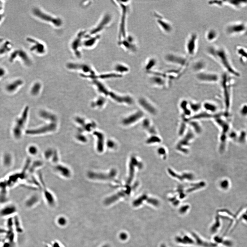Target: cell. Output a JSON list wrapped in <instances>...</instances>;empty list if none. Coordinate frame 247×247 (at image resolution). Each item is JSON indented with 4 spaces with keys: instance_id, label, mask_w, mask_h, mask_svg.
Instances as JSON below:
<instances>
[{
    "instance_id": "6da1fadb",
    "label": "cell",
    "mask_w": 247,
    "mask_h": 247,
    "mask_svg": "<svg viewBox=\"0 0 247 247\" xmlns=\"http://www.w3.org/2000/svg\"><path fill=\"white\" fill-rule=\"evenodd\" d=\"M206 53L210 57L230 72H235L231 64L228 55L226 50L223 47L216 45L209 46L206 49Z\"/></svg>"
},
{
    "instance_id": "7a4b0ae2",
    "label": "cell",
    "mask_w": 247,
    "mask_h": 247,
    "mask_svg": "<svg viewBox=\"0 0 247 247\" xmlns=\"http://www.w3.org/2000/svg\"><path fill=\"white\" fill-rule=\"evenodd\" d=\"M164 60L168 64L176 66L184 70L188 65L190 58L186 55L175 52L168 53L165 55Z\"/></svg>"
},
{
    "instance_id": "3957f363",
    "label": "cell",
    "mask_w": 247,
    "mask_h": 247,
    "mask_svg": "<svg viewBox=\"0 0 247 247\" xmlns=\"http://www.w3.org/2000/svg\"><path fill=\"white\" fill-rule=\"evenodd\" d=\"M8 61L11 64L20 62L24 65L30 66L31 64V59L26 51L20 48H14L8 57Z\"/></svg>"
},
{
    "instance_id": "277c9868",
    "label": "cell",
    "mask_w": 247,
    "mask_h": 247,
    "mask_svg": "<svg viewBox=\"0 0 247 247\" xmlns=\"http://www.w3.org/2000/svg\"><path fill=\"white\" fill-rule=\"evenodd\" d=\"M198 36L197 33L193 32L189 34L186 41L185 49L186 55L190 58L197 53L198 48Z\"/></svg>"
},
{
    "instance_id": "5b68a950",
    "label": "cell",
    "mask_w": 247,
    "mask_h": 247,
    "mask_svg": "<svg viewBox=\"0 0 247 247\" xmlns=\"http://www.w3.org/2000/svg\"><path fill=\"white\" fill-rule=\"evenodd\" d=\"M116 2L121 11L122 17L119 30V37L120 38L119 39H121L124 38L127 35L126 31V22L127 15L129 11L128 5L129 4V1H119Z\"/></svg>"
},
{
    "instance_id": "8992f818",
    "label": "cell",
    "mask_w": 247,
    "mask_h": 247,
    "mask_svg": "<svg viewBox=\"0 0 247 247\" xmlns=\"http://www.w3.org/2000/svg\"><path fill=\"white\" fill-rule=\"evenodd\" d=\"M113 18L109 13L104 14L101 17L99 23L95 27L93 28L88 34L85 35V37L99 34V33L109 27L112 21Z\"/></svg>"
},
{
    "instance_id": "52a82bcc",
    "label": "cell",
    "mask_w": 247,
    "mask_h": 247,
    "mask_svg": "<svg viewBox=\"0 0 247 247\" xmlns=\"http://www.w3.org/2000/svg\"><path fill=\"white\" fill-rule=\"evenodd\" d=\"M118 44L127 52L134 53L137 51V46L134 37L132 35L127 34L124 38L119 39Z\"/></svg>"
},
{
    "instance_id": "ba28073f",
    "label": "cell",
    "mask_w": 247,
    "mask_h": 247,
    "mask_svg": "<svg viewBox=\"0 0 247 247\" xmlns=\"http://www.w3.org/2000/svg\"><path fill=\"white\" fill-rule=\"evenodd\" d=\"M14 48V44L11 40L0 37V62L8 57Z\"/></svg>"
},
{
    "instance_id": "9c48e42d",
    "label": "cell",
    "mask_w": 247,
    "mask_h": 247,
    "mask_svg": "<svg viewBox=\"0 0 247 247\" xmlns=\"http://www.w3.org/2000/svg\"><path fill=\"white\" fill-rule=\"evenodd\" d=\"M196 78L199 82L204 83H214L219 80V76L216 73L206 71L198 73Z\"/></svg>"
},
{
    "instance_id": "30bf717a",
    "label": "cell",
    "mask_w": 247,
    "mask_h": 247,
    "mask_svg": "<svg viewBox=\"0 0 247 247\" xmlns=\"http://www.w3.org/2000/svg\"><path fill=\"white\" fill-rule=\"evenodd\" d=\"M33 14L37 17L42 20L50 23L56 27H59L62 24V21L60 18L53 17L44 13L39 9L35 8L33 9Z\"/></svg>"
},
{
    "instance_id": "8fae6325",
    "label": "cell",
    "mask_w": 247,
    "mask_h": 247,
    "mask_svg": "<svg viewBox=\"0 0 247 247\" xmlns=\"http://www.w3.org/2000/svg\"><path fill=\"white\" fill-rule=\"evenodd\" d=\"M156 18L157 24L164 33L169 34L173 32V27L170 22L159 14H156Z\"/></svg>"
},
{
    "instance_id": "7c38bea8",
    "label": "cell",
    "mask_w": 247,
    "mask_h": 247,
    "mask_svg": "<svg viewBox=\"0 0 247 247\" xmlns=\"http://www.w3.org/2000/svg\"><path fill=\"white\" fill-rule=\"evenodd\" d=\"M28 111V109L27 107L24 110L23 115L16 122L13 129L14 134L16 137L19 138L21 135L22 129H23L26 121Z\"/></svg>"
},
{
    "instance_id": "4fadbf2b",
    "label": "cell",
    "mask_w": 247,
    "mask_h": 247,
    "mask_svg": "<svg viewBox=\"0 0 247 247\" xmlns=\"http://www.w3.org/2000/svg\"><path fill=\"white\" fill-rule=\"evenodd\" d=\"M67 67L70 69L80 70L86 73L89 74V75L86 76H93L96 75L92 67L90 65L87 64L69 63L67 65Z\"/></svg>"
},
{
    "instance_id": "5bb4252c",
    "label": "cell",
    "mask_w": 247,
    "mask_h": 247,
    "mask_svg": "<svg viewBox=\"0 0 247 247\" xmlns=\"http://www.w3.org/2000/svg\"><path fill=\"white\" fill-rule=\"evenodd\" d=\"M85 32L84 31H80L77 34L76 37L73 41L71 44V47L73 50L75 54L78 58H80L81 56V53L79 48L82 45V38L84 37Z\"/></svg>"
},
{
    "instance_id": "9a60e30c",
    "label": "cell",
    "mask_w": 247,
    "mask_h": 247,
    "mask_svg": "<svg viewBox=\"0 0 247 247\" xmlns=\"http://www.w3.org/2000/svg\"><path fill=\"white\" fill-rule=\"evenodd\" d=\"M116 171L112 169L108 174L97 173L94 172H90L88 174V176L91 179L100 180H109L115 178L116 175Z\"/></svg>"
},
{
    "instance_id": "2e32d148",
    "label": "cell",
    "mask_w": 247,
    "mask_h": 247,
    "mask_svg": "<svg viewBox=\"0 0 247 247\" xmlns=\"http://www.w3.org/2000/svg\"><path fill=\"white\" fill-rule=\"evenodd\" d=\"M245 24L242 23L232 24L226 27L225 31L227 34L230 35L243 32L245 31Z\"/></svg>"
},
{
    "instance_id": "e0dca14e",
    "label": "cell",
    "mask_w": 247,
    "mask_h": 247,
    "mask_svg": "<svg viewBox=\"0 0 247 247\" xmlns=\"http://www.w3.org/2000/svg\"><path fill=\"white\" fill-rule=\"evenodd\" d=\"M143 116V113L140 111H138L123 119L122 123L123 125L125 126L131 125L137 122Z\"/></svg>"
},
{
    "instance_id": "ac0fdd59",
    "label": "cell",
    "mask_w": 247,
    "mask_h": 247,
    "mask_svg": "<svg viewBox=\"0 0 247 247\" xmlns=\"http://www.w3.org/2000/svg\"><path fill=\"white\" fill-rule=\"evenodd\" d=\"M26 40L27 42L32 44L30 48L31 51H35L40 54L45 53V47L43 44L31 37L27 38Z\"/></svg>"
},
{
    "instance_id": "d6986e66",
    "label": "cell",
    "mask_w": 247,
    "mask_h": 247,
    "mask_svg": "<svg viewBox=\"0 0 247 247\" xmlns=\"http://www.w3.org/2000/svg\"><path fill=\"white\" fill-rule=\"evenodd\" d=\"M131 191V189L128 187L125 190L120 191L115 195L106 199L104 202V204L106 205H109L116 201L118 199L122 197L128 195L130 194Z\"/></svg>"
},
{
    "instance_id": "ffe728a7",
    "label": "cell",
    "mask_w": 247,
    "mask_h": 247,
    "mask_svg": "<svg viewBox=\"0 0 247 247\" xmlns=\"http://www.w3.org/2000/svg\"><path fill=\"white\" fill-rule=\"evenodd\" d=\"M207 65V63L206 60L202 58H199L193 63L192 67L193 70L197 74L206 71Z\"/></svg>"
},
{
    "instance_id": "44dd1931",
    "label": "cell",
    "mask_w": 247,
    "mask_h": 247,
    "mask_svg": "<svg viewBox=\"0 0 247 247\" xmlns=\"http://www.w3.org/2000/svg\"><path fill=\"white\" fill-rule=\"evenodd\" d=\"M142 166V165L141 163L138 162L135 157L132 158L129 165V176L127 182V184H129L133 179L135 167H138L140 168Z\"/></svg>"
},
{
    "instance_id": "7402d4cb",
    "label": "cell",
    "mask_w": 247,
    "mask_h": 247,
    "mask_svg": "<svg viewBox=\"0 0 247 247\" xmlns=\"http://www.w3.org/2000/svg\"><path fill=\"white\" fill-rule=\"evenodd\" d=\"M139 103L143 108L152 115H156L157 113L156 107L153 104L144 98H141L139 100Z\"/></svg>"
},
{
    "instance_id": "603a6c76",
    "label": "cell",
    "mask_w": 247,
    "mask_h": 247,
    "mask_svg": "<svg viewBox=\"0 0 247 247\" xmlns=\"http://www.w3.org/2000/svg\"><path fill=\"white\" fill-rule=\"evenodd\" d=\"M100 34L85 37L86 39L82 44L85 47L91 48L95 46L100 39Z\"/></svg>"
},
{
    "instance_id": "cb8c5ba5",
    "label": "cell",
    "mask_w": 247,
    "mask_h": 247,
    "mask_svg": "<svg viewBox=\"0 0 247 247\" xmlns=\"http://www.w3.org/2000/svg\"><path fill=\"white\" fill-rule=\"evenodd\" d=\"M109 95L114 100L119 103L131 104L133 101L132 98L128 96H122L113 93H110Z\"/></svg>"
},
{
    "instance_id": "d4e9b609",
    "label": "cell",
    "mask_w": 247,
    "mask_h": 247,
    "mask_svg": "<svg viewBox=\"0 0 247 247\" xmlns=\"http://www.w3.org/2000/svg\"><path fill=\"white\" fill-rule=\"evenodd\" d=\"M219 36L217 30L214 28H209L206 32L205 34V39L207 42L212 43L216 41Z\"/></svg>"
},
{
    "instance_id": "484cf974",
    "label": "cell",
    "mask_w": 247,
    "mask_h": 247,
    "mask_svg": "<svg viewBox=\"0 0 247 247\" xmlns=\"http://www.w3.org/2000/svg\"><path fill=\"white\" fill-rule=\"evenodd\" d=\"M114 69L116 73L122 76V74L128 72L130 69L129 66L124 63L119 62L114 66Z\"/></svg>"
},
{
    "instance_id": "4316f807",
    "label": "cell",
    "mask_w": 247,
    "mask_h": 247,
    "mask_svg": "<svg viewBox=\"0 0 247 247\" xmlns=\"http://www.w3.org/2000/svg\"><path fill=\"white\" fill-rule=\"evenodd\" d=\"M194 137V133L192 131L189 130L187 131L185 136L179 142L177 146L178 150H180L183 146H187L190 141Z\"/></svg>"
},
{
    "instance_id": "83f0119b",
    "label": "cell",
    "mask_w": 247,
    "mask_h": 247,
    "mask_svg": "<svg viewBox=\"0 0 247 247\" xmlns=\"http://www.w3.org/2000/svg\"><path fill=\"white\" fill-rule=\"evenodd\" d=\"M180 110H182L183 117L185 118L191 115L192 112L190 108L188 101L185 100H182L180 103Z\"/></svg>"
},
{
    "instance_id": "f1b7e54d",
    "label": "cell",
    "mask_w": 247,
    "mask_h": 247,
    "mask_svg": "<svg viewBox=\"0 0 247 247\" xmlns=\"http://www.w3.org/2000/svg\"><path fill=\"white\" fill-rule=\"evenodd\" d=\"M202 107L206 110V112L212 115L216 113L218 110L216 104L209 101H206L202 103Z\"/></svg>"
},
{
    "instance_id": "f546056e",
    "label": "cell",
    "mask_w": 247,
    "mask_h": 247,
    "mask_svg": "<svg viewBox=\"0 0 247 247\" xmlns=\"http://www.w3.org/2000/svg\"><path fill=\"white\" fill-rule=\"evenodd\" d=\"M188 124L191 129L196 133L199 134L202 132V126L198 120L189 119L188 120Z\"/></svg>"
},
{
    "instance_id": "4dcf8cb0",
    "label": "cell",
    "mask_w": 247,
    "mask_h": 247,
    "mask_svg": "<svg viewBox=\"0 0 247 247\" xmlns=\"http://www.w3.org/2000/svg\"><path fill=\"white\" fill-rule=\"evenodd\" d=\"M158 61L157 58L154 57H151L145 61V70L149 72L152 71L157 66Z\"/></svg>"
},
{
    "instance_id": "1f68e13d",
    "label": "cell",
    "mask_w": 247,
    "mask_h": 247,
    "mask_svg": "<svg viewBox=\"0 0 247 247\" xmlns=\"http://www.w3.org/2000/svg\"><path fill=\"white\" fill-rule=\"evenodd\" d=\"M94 134L97 137V150L98 151L101 153L103 150L104 136L102 133L99 132H94Z\"/></svg>"
},
{
    "instance_id": "d6a6232c",
    "label": "cell",
    "mask_w": 247,
    "mask_h": 247,
    "mask_svg": "<svg viewBox=\"0 0 247 247\" xmlns=\"http://www.w3.org/2000/svg\"><path fill=\"white\" fill-rule=\"evenodd\" d=\"M56 127V126L55 124H52L50 125L44 127L38 130L29 131L28 132V133L33 134L42 133L45 132H46L53 131L55 128Z\"/></svg>"
},
{
    "instance_id": "836d02e7",
    "label": "cell",
    "mask_w": 247,
    "mask_h": 247,
    "mask_svg": "<svg viewBox=\"0 0 247 247\" xmlns=\"http://www.w3.org/2000/svg\"><path fill=\"white\" fill-rule=\"evenodd\" d=\"M6 1L0 0V27L4 23L6 17Z\"/></svg>"
},
{
    "instance_id": "e575fe53",
    "label": "cell",
    "mask_w": 247,
    "mask_h": 247,
    "mask_svg": "<svg viewBox=\"0 0 247 247\" xmlns=\"http://www.w3.org/2000/svg\"><path fill=\"white\" fill-rule=\"evenodd\" d=\"M189 104L192 113L197 114L202 107V104L195 101H189Z\"/></svg>"
},
{
    "instance_id": "d590c367",
    "label": "cell",
    "mask_w": 247,
    "mask_h": 247,
    "mask_svg": "<svg viewBox=\"0 0 247 247\" xmlns=\"http://www.w3.org/2000/svg\"><path fill=\"white\" fill-rule=\"evenodd\" d=\"M93 82H94V84L97 86L98 91L100 93L106 96L109 94L110 93L109 92V91L104 85L101 82L97 80H94Z\"/></svg>"
},
{
    "instance_id": "8d00e7d4",
    "label": "cell",
    "mask_w": 247,
    "mask_h": 247,
    "mask_svg": "<svg viewBox=\"0 0 247 247\" xmlns=\"http://www.w3.org/2000/svg\"><path fill=\"white\" fill-rule=\"evenodd\" d=\"M232 184L230 180L226 178L221 180L219 186L221 188L223 191H227L230 189L232 187Z\"/></svg>"
},
{
    "instance_id": "74e56055",
    "label": "cell",
    "mask_w": 247,
    "mask_h": 247,
    "mask_svg": "<svg viewBox=\"0 0 247 247\" xmlns=\"http://www.w3.org/2000/svg\"><path fill=\"white\" fill-rule=\"evenodd\" d=\"M23 84V81L20 80H17L14 81L9 84L7 87V90L9 92H13L20 86V85Z\"/></svg>"
},
{
    "instance_id": "f35d334b",
    "label": "cell",
    "mask_w": 247,
    "mask_h": 247,
    "mask_svg": "<svg viewBox=\"0 0 247 247\" xmlns=\"http://www.w3.org/2000/svg\"><path fill=\"white\" fill-rule=\"evenodd\" d=\"M247 2V1H223V4H228L234 6V7L240 8L242 7Z\"/></svg>"
},
{
    "instance_id": "ab89813d",
    "label": "cell",
    "mask_w": 247,
    "mask_h": 247,
    "mask_svg": "<svg viewBox=\"0 0 247 247\" xmlns=\"http://www.w3.org/2000/svg\"><path fill=\"white\" fill-rule=\"evenodd\" d=\"M176 240L177 242L184 244L190 245L194 243L193 240L189 237L186 236L182 237H177Z\"/></svg>"
},
{
    "instance_id": "60d3db41",
    "label": "cell",
    "mask_w": 247,
    "mask_h": 247,
    "mask_svg": "<svg viewBox=\"0 0 247 247\" xmlns=\"http://www.w3.org/2000/svg\"><path fill=\"white\" fill-rule=\"evenodd\" d=\"M56 169L62 175L66 177H69L70 176V172L67 168L62 166H57Z\"/></svg>"
},
{
    "instance_id": "b9f144b4",
    "label": "cell",
    "mask_w": 247,
    "mask_h": 247,
    "mask_svg": "<svg viewBox=\"0 0 247 247\" xmlns=\"http://www.w3.org/2000/svg\"><path fill=\"white\" fill-rule=\"evenodd\" d=\"M148 198L146 195H142L136 200H135L133 202V205L135 207H138L139 206L141 205L144 201H147Z\"/></svg>"
},
{
    "instance_id": "7bdbcfd3",
    "label": "cell",
    "mask_w": 247,
    "mask_h": 247,
    "mask_svg": "<svg viewBox=\"0 0 247 247\" xmlns=\"http://www.w3.org/2000/svg\"><path fill=\"white\" fill-rule=\"evenodd\" d=\"M106 100L103 97H100L95 101L92 105L93 106L101 107H103L106 103Z\"/></svg>"
},
{
    "instance_id": "ee69618b",
    "label": "cell",
    "mask_w": 247,
    "mask_h": 247,
    "mask_svg": "<svg viewBox=\"0 0 247 247\" xmlns=\"http://www.w3.org/2000/svg\"><path fill=\"white\" fill-rule=\"evenodd\" d=\"M155 135L152 136L147 139V142L148 144H153L156 143V142H160L161 141L160 138L159 137Z\"/></svg>"
},
{
    "instance_id": "f6af8a7d",
    "label": "cell",
    "mask_w": 247,
    "mask_h": 247,
    "mask_svg": "<svg viewBox=\"0 0 247 247\" xmlns=\"http://www.w3.org/2000/svg\"><path fill=\"white\" fill-rule=\"evenodd\" d=\"M151 124V122L149 119H146L144 120L142 123V126L144 128L149 130L153 127L152 126Z\"/></svg>"
},
{
    "instance_id": "bcb514c9",
    "label": "cell",
    "mask_w": 247,
    "mask_h": 247,
    "mask_svg": "<svg viewBox=\"0 0 247 247\" xmlns=\"http://www.w3.org/2000/svg\"><path fill=\"white\" fill-rule=\"evenodd\" d=\"M7 73V69L5 67L0 66V79L5 77Z\"/></svg>"
},
{
    "instance_id": "7dc6e473",
    "label": "cell",
    "mask_w": 247,
    "mask_h": 247,
    "mask_svg": "<svg viewBox=\"0 0 247 247\" xmlns=\"http://www.w3.org/2000/svg\"><path fill=\"white\" fill-rule=\"evenodd\" d=\"M148 203L152 205L158 206L159 205V202L157 199L153 198H148L146 201Z\"/></svg>"
},
{
    "instance_id": "c3c4849f",
    "label": "cell",
    "mask_w": 247,
    "mask_h": 247,
    "mask_svg": "<svg viewBox=\"0 0 247 247\" xmlns=\"http://www.w3.org/2000/svg\"><path fill=\"white\" fill-rule=\"evenodd\" d=\"M208 4L211 6H219V7L224 5L223 1H210L208 2Z\"/></svg>"
},
{
    "instance_id": "681fc988",
    "label": "cell",
    "mask_w": 247,
    "mask_h": 247,
    "mask_svg": "<svg viewBox=\"0 0 247 247\" xmlns=\"http://www.w3.org/2000/svg\"><path fill=\"white\" fill-rule=\"evenodd\" d=\"M40 86L39 84H36L34 85L32 89V93L34 95H36L38 93L40 89Z\"/></svg>"
},
{
    "instance_id": "f907efd6",
    "label": "cell",
    "mask_w": 247,
    "mask_h": 247,
    "mask_svg": "<svg viewBox=\"0 0 247 247\" xmlns=\"http://www.w3.org/2000/svg\"><path fill=\"white\" fill-rule=\"evenodd\" d=\"M58 222L60 226H64L67 223V220L64 217H60L58 218Z\"/></svg>"
},
{
    "instance_id": "816d5d0a",
    "label": "cell",
    "mask_w": 247,
    "mask_h": 247,
    "mask_svg": "<svg viewBox=\"0 0 247 247\" xmlns=\"http://www.w3.org/2000/svg\"><path fill=\"white\" fill-rule=\"evenodd\" d=\"M107 146L110 148H113L115 146V143L113 141L109 140L107 142Z\"/></svg>"
},
{
    "instance_id": "f5cc1de1",
    "label": "cell",
    "mask_w": 247,
    "mask_h": 247,
    "mask_svg": "<svg viewBox=\"0 0 247 247\" xmlns=\"http://www.w3.org/2000/svg\"><path fill=\"white\" fill-rule=\"evenodd\" d=\"M120 239L123 240H125L128 238V235L125 233H122L120 234Z\"/></svg>"
},
{
    "instance_id": "db71d44e",
    "label": "cell",
    "mask_w": 247,
    "mask_h": 247,
    "mask_svg": "<svg viewBox=\"0 0 247 247\" xmlns=\"http://www.w3.org/2000/svg\"><path fill=\"white\" fill-rule=\"evenodd\" d=\"M29 151L30 153L32 154H35L37 152L36 148L34 147H30Z\"/></svg>"
},
{
    "instance_id": "11a10c76",
    "label": "cell",
    "mask_w": 247,
    "mask_h": 247,
    "mask_svg": "<svg viewBox=\"0 0 247 247\" xmlns=\"http://www.w3.org/2000/svg\"><path fill=\"white\" fill-rule=\"evenodd\" d=\"M188 208V206H185V207H183L180 208V212L181 213H184L186 212V211L187 210Z\"/></svg>"
},
{
    "instance_id": "9f6ffc18",
    "label": "cell",
    "mask_w": 247,
    "mask_h": 247,
    "mask_svg": "<svg viewBox=\"0 0 247 247\" xmlns=\"http://www.w3.org/2000/svg\"><path fill=\"white\" fill-rule=\"evenodd\" d=\"M158 153L161 154H166V150L163 148H161L158 150Z\"/></svg>"
},
{
    "instance_id": "6f0895ef",
    "label": "cell",
    "mask_w": 247,
    "mask_h": 247,
    "mask_svg": "<svg viewBox=\"0 0 247 247\" xmlns=\"http://www.w3.org/2000/svg\"><path fill=\"white\" fill-rule=\"evenodd\" d=\"M102 247H109V246L107 245H105L103 246Z\"/></svg>"
},
{
    "instance_id": "680465c9",
    "label": "cell",
    "mask_w": 247,
    "mask_h": 247,
    "mask_svg": "<svg viewBox=\"0 0 247 247\" xmlns=\"http://www.w3.org/2000/svg\"><path fill=\"white\" fill-rule=\"evenodd\" d=\"M161 247H166L165 246H164L163 245H161Z\"/></svg>"
}]
</instances>
